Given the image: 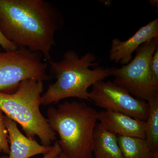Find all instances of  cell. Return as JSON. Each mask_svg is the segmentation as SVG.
Instances as JSON below:
<instances>
[{
    "instance_id": "16",
    "label": "cell",
    "mask_w": 158,
    "mask_h": 158,
    "mask_svg": "<svg viewBox=\"0 0 158 158\" xmlns=\"http://www.w3.org/2000/svg\"><path fill=\"white\" fill-rule=\"evenodd\" d=\"M0 46L6 51H13L18 48L13 42L7 39L0 30Z\"/></svg>"
},
{
    "instance_id": "11",
    "label": "cell",
    "mask_w": 158,
    "mask_h": 158,
    "mask_svg": "<svg viewBox=\"0 0 158 158\" xmlns=\"http://www.w3.org/2000/svg\"><path fill=\"white\" fill-rule=\"evenodd\" d=\"M94 158H123L117 135L97 123L93 133Z\"/></svg>"
},
{
    "instance_id": "19",
    "label": "cell",
    "mask_w": 158,
    "mask_h": 158,
    "mask_svg": "<svg viewBox=\"0 0 158 158\" xmlns=\"http://www.w3.org/2000/svg\"><path fill=\"white\" fill-rule=\"evenodd\" d=\"M54 158H69L68 157L66 156L65 155V154H64L63 153H61V154H60L59 155V156H56V157H55Z\"/></svg>"
},
{
    "instance_id": "2",
    "label": "cell",
    "mask_w": 158,
    "mask_h": 158,
    "mask_svg": "<svg viewBox=\"0 0 158 158\" xmlns=\"http://www.w3.org/2000/svg\"><path fill=\"white\" fill-rule=\"evenodd\" d=\"M95 54L88 52L80 57L68 50L60 61H48L50 73L56 81L41 95V105L47 106L63 99L77 98L90 101L88 88L110 76V69L99 66Z\"/></svg>"
},
{
    "instance_id": "6",
    "label": "cell",
    "mask_w": 158,
    "mask_h": 158,
    "mask_svg": "<svg viewBox=\"0 0 158 158\" xmlns=\"http://www.w3.org/2000/svg\"><path fill=\"white\" fill-rule=\"evenodd\" d=\"M42 58L40 53L27 48L8 52L0 48V91L10 93L25 79L48 80V64L42 62Z\"/></svg>"
},
{
    "instance_id": "17",
    "label": "cell",
    "mask_w": 158,
    "mask_h": 158,
    "mask_svg": "<svg viewBox=\"0 0 158 158\" xmlns=\"http://www.w3.org/2000/svg\"><path fill=\"white\" fill-rule=\"evenodd\" d=\"M62 152V150L58 141H56L53 145L52 150L48 153L45 155L43 158H54L59 156Z\"/></svg>"
},
{
    "instance_id": "10",
    "label": "cell",
    "mask_w": 158,
    "mask_h": 158,
    "mask_svg": "<svg viewBox=\"0 0 158 158\" xmlns=\"http://www.w3.org/2000/svg\"><path fill=\"white\" fill-rule=\"evenodd\" d=\"M5 123L10 144L8 158H29L41 154H46L52 149L53 146L40 145L36 140L24 135L19 129L17 123L6 116Z\"/></svg>"
},
{
    "instance_id": "12",
    "label": "cell",
    "mask_w": 158,
    "mask_h": 158,
    "mask_svg": "<svg viewBox=\"0 0 158 158\" xmlns=\"http://www.w3.org/2000/svg\"><path fill=\"white\" fill-rule=\"evenodd\" d=\"M117 137L123 158H152L155 153L150 149L145 138Z\"/></svg>"
},
{
    "instance_id": "13",
    "label": "cell",
    "mask_w": 158,
    "mask_h": 158,
    "mask_svg": "<svg viewBox=\"0 0 158 158\" xmlns=\"http://www.w3.org/2000/svg\"><path fill=\"white\" fill-rule=\"evenodd\" d=\"M148 117L146 121L145 139L154 153L158 152V97L147 102Z\"/></svg>"
},
{
    "instance_id": "21",
    "label": "cell",
    "mask_w": 158,
    "mask_h": 158,
    "mask_svg": "<svg viewBox=\"0 0 158 158\" xmlns=\"http://www.w3.org/2000/svg\"><path fill=\"white\" fill-rule=\"evenodd\" d=\"M0 158H8V156H2L0 157Z\"/></svg>"
},
{
    "instance_id": "15",
    "label": "cell",
    "mask_w": 158,
    "mask_h": 158,
    "mask_svg": "<svg viewBox=\"0 0 158 158\" xmlns=\"http://www.w3.org/2000/svg\"><path fill=\"white\" fill-rule=\"evenodd\" d=\"M150 67L154 81L158 84V48L152 58Z\"/></svg>"
},
{
    "instance_id": "14",
    "label": "cell",
    "mask_w": 158,
    "mask_h": 158,
    "mask_svg": "<svg viewBox=\"0 0 158 158\" xmlns=\"http://www.w3.org/2000/svg\"><path fill=\"white\" fill-rule=\"evenodd\" d=\"M8 131L5 123V116L0 110V152L9 154L10 148Z\"/></svg>"
},
{
    "instance_id": "3",
    "label": "cell",
    "mask_w": 158,
    "mask_h": 158,
    "mask_svg": "<svg viewBox=\"0 0 158 158\" xmlns=\"http://www.w3.org/2000/svg\"><path fill=\"white\" fill-rule=\"evenodd\" d=\"M98 113L86 103L65 101L47 111L51 129L58 133V141L69 158H93V133Z\"/></svg>"
},
{
    "instance_id": "4",
    "label": "cell",
    "mask_w": 158,
    "mask_h": 158,
    "mask_svg": "<svg viewBox=\"0 0 158 158\" xmlns=\"http://www.w3.org/2000/svg\"><path fill=\"white\" fill-rule=\"evenodd\" d=\"M43 81L33 79L23 80L14 93L0 91V110L18 123L30 139L38 136L42 145L50 146L56 139L47 118L40 112Z\"/></svg>"
},
{
    "instance_id": "20",
    "label": "cell",
    "mask_w": 158,
    "mask_h": 158,
    "mask_svg": "<svg viewBox=\"0 0 158 158\" xmlns=\"http://www.w3.org/2000/svg\"><path fill=\"white\" fill-rule=\"evenodd\" d=\"M152 158H158V152L155 153Z\"/></svg>"
},
{
    "instance_id": "1",
    "label": "cell",
    "mask_w": 158,
    "mask_h": 158,
    "mask_svg": "<svg viewBox=\"0 0 158 158\" xmlns=\"http://www.w3.org/2000/svg\"><path fill=\"white\" fill-rule=\"evenodd\" d=\"M64 23L61 12L44 0H0V30L5 37L18 48L40 53L48 62L55 34Z\"/></svg>"
},
{
    "instance_id": "7",
    "label": "cell",
    "mask_w": 158,
    "mask_h": 158,
    "mask_svg": "<svg viewBox=\"0 0 158 158\" xmlns=\"http://www.w3.org/2000/svg\"><path fill=\"white\" fill-rule=\"evenodd\" d=\"M88 98L90 102L105 110L123 113L144 121L148 117L147 102L134 97L124 88L110 81L94 83L88 93Z\"/></svg>"
},
{
    "instance_id": "8",
    "label": "cell",
    "mask_w": 158,
    "mask_h": 158,
    "mask_svg": "<svg viewBox=\"0 0 158 158\" xmlns=\"http://www.w3.org/2000/svg\"><path fill=\"white\" fill-rule=\"evenodd\" d=\"M158 37V19L141 27L132 37L122 41L114 38L111 42L109 58L115 63L126 65L133 59V54L140 46L153 37Z\"/></svg>"
},
{
    "instance_id": "5",
    "label": "cell",
    "mask_w": 158,
    "mask_h": 158,
    "mask_svg": "<svg viewBox=\"0 0 158 158\" xmlns=\"http://www.w3.org/2000/svg\"><path fill=\"white\" fill-rule=\"evenodd\" d=\"M158 48V37L144 43L136 51L134 58L121 68L110 69L113 83L137 99L147 102L158 97V84L153 80L150 62Z\"/></svg>"
},
{
    "instance_id": "9",
    "label": "cell",
    "mask_w": 158,
    "mask_h": 158,
    "mask_svg": "<svg viewBox=\"0 0 158 158\" xmlns=\"http://www.w3.org/2000/svg\"><path fill=\"white\" fill-rule=\"evenodd\" d=\"M98 120L102 127L116 135L145 138L146 121L108 110L98 112Z\"/></svg>"
},
{
    "instance_id": "18",
    "label": "cell",
    "mask_w": 158,
    "mask_h": 158,
    "mask_svg": "<svg viewBox=\"0 0 158 158\" xmlns=\"http://www.w3.org/2000/svg\"><path fill=\"white\" fill-rule=\"evenodd\" d=\"M158 1L157 0H150L149 1V3L152 6H155L158 8Z\"/></svg>"
}]
</instances>
